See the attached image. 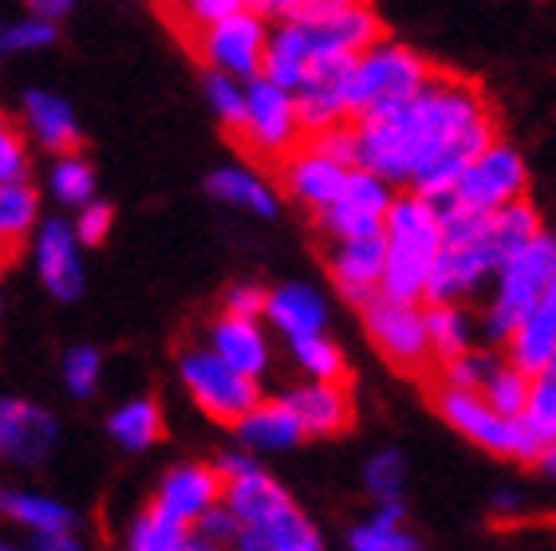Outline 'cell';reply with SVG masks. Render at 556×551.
<instances>
[{
    "label": "cell",
    "instance_id": "obj_1",
    "mask_svg": "<svg viewBox=\"0 0 556 551\" xmlns=\"http://www.w3.org/2000/svg\"><path fill=\"white\" fill-rule=\"evenodd\" d=\"M359 170L430 202L454 193L470 162L497 142V115L482 84L439 72L410 103L355 123Z\"/></svg>",
    "mask_w": 556,
    "mask_h": 551
},
{
    "label": "cell",
    "instance_id": "obj_2",
    "mask_svg": "<svg viewBox=\"0 0 556 551\" xmlns=\"http://www.w3.org/2000/svg\"><path fill=\"white\" fill-rule=\"evenodd\" d=\"M387 272L383 296L403 304H427L430 272L439 265L446 233H442L439 205L415 190H399L395 205L387 213Z\"/></svg>",
    "mask_w": 556,
    "mask_h": 551
},
{
    "label": "cell",
    "instance_id": "obj_3",
    "mask_svg": "<svg viewBox=\"0 0 556 551\" xmlns=\"http://www.w3.org/2000/svg\"><path fill=\"white\" fill-rule=\"evenodd\" d=\"M553 276H556V236L545 229V233H536L529 244H521L517 253L505 256L497 276H493L490 308L482 311L485 339L505 347V339L541 308Z\"/></svg>",
    "mask_w": 556,
    "mask_h": 551
},
{
    "label": "cell",
    "instance_id": "obj_4",
    "mask_svg": "<svg viewBox=\"0 0 556 551\" xmlns=\"http://www.w3.org/2000/svg\"><path fill=\"white\" fill-rule=\"evenodd\" d=\"M439 75V67L430 64L427 55L407 48L399 40H379L371 43L352 67V123L387 115L395 106L410 103Z\"/></svg>",
    "mask_w": 556,
    "mask_h": 551
},
{
    "label": "cell",
    "instance_id": "obj_5",
    "mask_svg": "<svg viewBox=\"0 0 556 551\" xmlns=\"http://www.w3.org/2000/svg\"><path fill=\"white\" fill-rule=\"evenodd\" d=\"M430 406L439 410L442 422L462 434L470 446L485 449L490 457H502V461H517V465H533L541 457L536 437L525 430L521 418H505L485 402L478 390H450V386H434L430 382Z\"/></svg>",
    "mask_w": 556,
    "mask_h": 551
},
{
    "label": "cell",
    "instance_id": "obj_6",
    "mask_svg": "<svg viewBox=\"0 0 556 551\" xmlns=\"http://www.w3.org/2000/svg\"><path fill=\"white\" fill-rule=\"evenodd\" d=\"M245 99H249V111H245V127L241 134L229 138L245 158H253L257 166L277 174V166L289 154H296L304 146V123H300V106L296 95L285 91V87L268 84L265 75L245 84Z\"/></svg>",
    "mask_w": 556,
    "mask_h": 551
},
{
    "label": "cell",
    "instance_id": "obj_7",
    "mask_svg": "<svg viewBox=\"0 0 556 551\" xmlns=\"http://www.w3.org/2000/svg\"><path fill=\"white\" fill-rule=\"evenodd\" d=\"M364 331L391 371L422 382L434 379L439 359H434V343H430L427 304H403V299L387 296L371 299L364 308Z\"/></svg>",
    "mask_w": 556,
    "mask_h": 551
},
{
    "label": "cell",
    "instance_id": "obj_8",
    "mask_svg": "<svg viewBox=\"0 0 556 551\" xmlns=\"http://www.w3.org/2000/svg\"><path fill=\"white\" fill-rule=\"evenodd\" d=\"M178 374H182L193 406H198L205 418L229 425V430H233L249 410H257V406L265 402L261 382L233 371L225 359H217L214 350H186L182 362H178Z\"/></svg>",
    "mask_w": 556,
    "mask_h": 551
},
{
    "label": "cell",
    "instance_id": "obj_9",
    "mask_svg": "<svg viewBox=\"0 0 556 551\" xmlns=\"http://www.w3.org/2000/svg\"><path fill=\"white\" fill-rule=\"evenodd\" d=\"M525 197H529V166H525L521 150L505 138H497L485 154H478L450 193V202L473 213H497Z\"/></svg>",
    "mask_w": 556,
    "mask_h": 551
},
{
    "label": "cell",
    "instance_id": "obj_10",
    "mask_svg": "<svg viewBox=\"0 0 556 551\" xmlns=\"http://www.w3.org/2000/svg\"><path fill=\"white\" fill-rule=\"evenodd\" d=\"M268 21L261 12L245 9L214 24L202 40L193 43V60H202L210 72L233 75L237 84H253L265 75V52H268Z\"/></svg>",
    "mask_w": 556,
    "mask_h": 551
},
{
    "label": "cell",
    "instance_id": "obj_11",
    "mask_svg": "<svg viewBox=\"0 0 556 551\" xmlns=\"http://www.w3.org/2000/svg\"><path fill=\"white\" fill-rule=\"evenodd\" d=\"M502 268V256L493 253L490 244H446L439 256V265L430 272L427 284V304H462L482 296L485 280H493Z\"/></svg>",
    "mask_w": 556,
    "mask_h": 551
},
{
    "label": "cell",
    "instance_id": "obj_12",
    "mask_svg": "<svg viewBox=\"0 0 556 551\" xmlns=\"http://www.w3.org/2000/svg\"><path fill=\"white\" fill-rule=\"evenodd\" d=\"M225 500V477L217 465H205V461H186V465H174L166 477L159 480L150 504L162 509L166 516H174L178 524L193 528L205 512H214Z\"/></svg>",
    "mask_w": 556,
    "mask_h": 551
},
{
    "label": "cell",
    "instance_id": "obj_13",
    "mask_svg": "<svg viewBox=\"0 0 556 551\" xmlns=\"http://www.w3.org/2000/svg\"><path fill=\"white\" fill-rule=\"evenodd\" d=\"M387 272V236H364V241H340L328 248V276L352 308L364 311L371 299L383 296Z\"/></svg>",
    "mask_w": 556,
    "mask_h": 551
},
{
    "label": "cell",
    "instance_id": "obj_14",
    "mask_svg": "<svg viewBox=\"0 0 556 551\" xmlns=\"http://www.w3.org/2000/svg\"><path fill=\"white\" fill-rule=\"evenodd\" d=\"M348 178H352L348 166L332 162L328 154H320V150H312L308 142L277 166L280 193L292 197L296 205H304V209H312V213H324L328 205L340 202Z\"/></svg>",
    "mask_w": 556,
    "mask_h": 551
},
{
    "label": "cell",
    "instance_id": "obj_15",
    "mask_svg": "<svg viewBox=\"0 0 556 551\" xmlns=\"http://www.w3.org/2000/svg\"><path fill=\"white\" fill-rule=\"evenodd\" d=\"M60 441V422L36 402L0 398V457L12 465H43Z\"/></svg>",
    "mask_w": 556,
    "mask_h": 551
},
{
    "label": "cell",
    "instance_id": "obj_16",
    "mask_svg": "<svg viewBox=\"0 0 556 551\" xmlns=\"http://www.w3.org/2000/svg\"><path fill=\"white\" fill-rule=\"evenodd\" d=\"M304 425V437H340L355 425L352 382H304L280 394Z\"/></svg>",
    "mask_w": 556,
    "mask_h": 551
},
{
    "label": "cell",
    "instance_id": "obj_17",
    "mask_svg": "<svg viewBox=\"0 0 556 551\" xmlns=\"http://www.w3.org/2000/svg\"><path fill=\"white\" fill-rule=\"evenodd\" d=\"M233 434L249 453H289L304 441V425L285 398H265L233 425Z\"/></svg>",
    "mask_w": 556,
    "mask_h": 551
},
{
    "label": "cell",
    "instance_id": "obj_18",
    "mask_svg": "<svg viewBox=\"0 0 556 551\" xmlns=\"http://www.w3.org/2000/svg\"><path fill=\"white\" fill-rule=\"evenodd\" d=\"M268 323L285 335L289 343L312 339V335H328V304L316 287L308 284H285L268 292Z\"/></svg>",
    "mask_w": 556,
    "mask_h": 551
},
{
    "label": "cell",
    "instance_id": "obj_19",
    "mask_svg": "<svg viewBox=\"0 0 556 551\" xmlns=\"http://www.w3.org/2000/svg\"><path fill=\"white\" fill-rule=\"evenodd\" d=\"M210 350H214L217 359L229 362L233 371L249 374V379H257V382H261V374L268 371V359H273L257 319L225 316V311L214 328H210Z\"/></svg>",
    "mask_w": 556,
    "mask_h": 551
},
{
    "label": "cell",
    "instance_id": "obj_20",
    "mask_svg": "<svg viewBox=\"0 0 556 551\" xmlns=\"http://www.w3.org/2000/svg\"><path fill=\"white\" fill-rule=\"evenodd\" d=\"M233 551H328V548H324L320 528L292 500L289 509H280L277 516L261 520L253 528H241V540H237Z\"/></svg>",
    "mask_w": 556,
    "mask_h": 551
},
{
    "label": "cell",
    "instance_id": "obj_21",
    "mask_svg": "<svg viewBox=\"0 0 556 551\" xmlns=\"http://www.w3.org/2000/svg\"><path fill=\"white\" fill-rule=\"evenodd\" d=\"M36 265L48 292L60 299H75L84 287V272H79V256H75V236L64 221H48L36 241Z\"/></svg>",
    "mask_w": 556,
    "mask_h": 551
},
{
    "label": "cell",
    "instance_id": "obj_22",
    "mask_svg": "<svg viewBox=\"0 0 556 551\" xmlns=\"http://www.w3.org/2000/svg\"><path fill=\"white\" fill-rule=\"evenodd\" d=\"M348 551H422V540L407 524V500L371 504V516L348 528Z\"/></svg>",
    "mask_w": 556,
    "mask_h": 551
},
{
    "label": "cell",
    "instance_id": "obj_23",
    "mask_svg": "<svg viewBox=\"0 0 556 551\" xmlns=\"http://www.w3.org/2000/svg\"><path fill=\"white\" fill-rule=\"evenodd\" d=\"M24 111H28V123H33L36 138H40L52 154L75 158V154L84 150V134H79V127H75V118H72V111H67L64 99L43 95V91H28Z\"/></svg>",
    "mask_w": 556,
    "mask_h": 551
},
{
    "label": "cell",
    "instance_id": "obj_24",
    "mask_svg": "<svg viewBox=\"0 0 556 551\" xmlns=\"http://www.w3.org/2000/svg\"><path fill=\"white\" fill-rule=\"evenodd\" d=\"M249 0H159L162 21L170 24L174 36L193 52V43L202 40L214 24L229 21L237 12H245Z\"/></svg>",
    "mask_w": 556,
    "mask_h": 551
},
{
    "label": "cell",
    "instance_id": "obj_25",
    "mask_svg": "<svg viewBox=\"0 0 556 551\" xmlns=\"http://www.w3.org/2000/svg\"><path fill=\"white\" fill-rule=\"evenodd\" d=\"M0 516H9L12 524L28 528L33 536L75 531V512L67 504H60L52 497H40V492H21V488L0 492Z\"/></svg>",
    "mask_w": 556,
    "mask_h": 551
},
{
    "label": "cell",
    "instance_id": "obj_26",
    "mask_svg": "<svg viewBox=\"0 0 556 551\" xmlns=\"http://www.w3.org/2000/svg\"><path fill=\"white\" fill-rule=\"evenodd\" d=\"M108 434L115 437V446H123L127 453H142V449L159 446L166 437V422H162V406L154 398H135V402L118 406L111 413Z\"/></svg>",
    "mask_w": 556,
    "mask_h": 551
},
{
    "label": "cell",
    "instance_id": "obj_27",
    "mask_svg": "<svg viewBox=\"0 0 556 551\" xmlns=\"http://www.w3.org/2000/svg\"><path fill=\"white\" fill-rule=\"evenodd\" d=\"M205 190L214 193V197H222V202L241 205V209L257 213V217H277V209H280L277 190H273V185H268L261 174L237 170V166H225V170L210 174Z\"/></svg>",
    "mask_w": 556,
    "mask_h": 551
},
{
    "label": "cell",
    "instance_id": "obj_28",
    "mask_svg": "<svg viewBox=\"0 0 556 551\" xmlns=\"http://www.w3.org/2000/svg\"><path fill=\"white\" fill-rule=\"evenodd\" d=\"M427 328L439 362H450L473 350L478 347V331H482L462 304H427Z\"/></svg>",
    "mask_w": 556,
    "mask_h": 551
},
{
    "label": "cell",
    "instance_id": "obj_29",
    "mask_svg": "<svg viewBox=\"0 0 556 551\" xmlns=\"http://www.w3.org/2000/svg\"><path fill=\"white\" fill-rule=\"evenodd\" d=\"M186 540L190 528L154 504H147L127 528V551H186Z\"/></svg>",
    "mask_w": 556,
    "mask_h": 551
},
{
    "label": "cell",
    "instance_id": "obj_30",
    "mask_svg": "<svg viewBox=\"0 0 556 551\" xmlns=\"http://www.w3.org/2000/svg\"><path fill=\"white\" fill-rule=\"evenodd\" d=\"M40 197L28 181H0V244L21 248L24 233L33 229Z\"/></svg>",
    "mask_w": 556,
    "mask_h": 551
},
{
    "label": "cell",
    "instance_id": "obj_31",
    "mask_svg": "<svg viewBox=\"0 0 556 551\" xmlns=\"http://www.w3.org/2000/svg\"><path fill=\"white\" fill-rule=\"evenodd\" d=\"M497 362H502V350H485V347H473L466 355L450 362H439V371H434V386H450V390H478L482 394L485 379L497 371ZM427 382V386H430Z\"/></svg>",
    "mask_w": 556,
    "mask_h": 551
},
{
    "label": "cell",
    "instance_id": "obj_32",
    "mask_svg": "<svg viewBox=\"0 0 556 551\" xmlns=\"http://www.w3.org/2000/svg\"><path fill=\"white\" fill-rule=\"evenodd\" d=\"M364 488L371 504H391V500H403L407 492V457L399 449H379V453L367 457L364 465Z\"/></svg>",
    "mask_w": 556,
    "mask_h": 551
},
{
    "label": "cell",
    "instance_id": "obj_33",
    "mask_svg": "<svg viewBox=\"0 0 556 551\" xmlns=\"http://www.w3.org/2000/svg\"><path fill=\"white\" fill-rule=\"evenodd\" d=\"M529 390H533V374H525L521 367H514V362H497V371L485 379L482 386V398L493 406L497 413H505V418H521L525 406H529Z\"/></svg>",
    "mask_w": 556,
    "mask_h": 551
},
{
    "label": "cell",
    "instance_id": "obj_34",
    "mask_svg": "<svg viewBox=\"0 0 556 551\" xmlns=\"http://www.w3.org/2000/svg\"><path fill=\"white\" fill-rule=\"evenodd\" d=\"M292 359L312 382H348V359H343L340 343H332L328 335H312V339L289 343Z\"/></svg>",
    "mask_w": 556,
    "mask_h": 551
},
{
    "label": "cell",
    "instance_id": "obj_35",
    "mask_svg": "<svg viewBox=\"0 0 556 551\" xmlns=\"http://www.w3.org/2000/svg\"><path fill=\"white\" fill-rule=\"evenodd\" d=\"M521 422L536 437L541 449L556 441V371L533 379V390H529V406H525Z\"/></svg>",
    "mask_w": 556,
    "mask_h": 551
},
{
    "label": "cell",
    "instance_id": "obj_36",
    "mask_svg": "<svg viewBox=\"0 0 556 551\" xmlns=\"http://www.w3.org/2000/svg\"><path fill=\"white\" fill-rule=\"evenodd\" d=\"M205 91H210V103H214L217 118H222L225 134L237 138L241 134V127H245V111H249L245 84H237L233 75L210 72L205 75Z\"/></svg>",
    "mask_w": 556,
    "mask_h": 551
},
{
    "label": "cell",
    "instance_id": "obj_37",
    "mask_svg": "<svg viewBox=\"0 0 556 551\" xmlns=\"http://www.w3.org/2000/svg\"><path fill=\"white\" fill-rule=\"evenodd\" d=\"M52 185H55V197H60V202L87 205L91 202V193H96V170L75 154V158H64L60 166H55Z\"/></svg>",
    "mask_w": 556,
    "mask_h": 551
},
{
    "label": "cell",
    "instance_id": "obj_38",
    "mask_svg": "<svg viewBox=\"0 0 556 551\" xmlns=\"http://www.w3.org/2000/svg\"><path fill=\"white\" fill-rule=\"evenodd\" d=\"M304 142H308L312 150L328 154L332 162H340V166H348V170H355V166H359V138H355V123H343V127L308 134Z\"/></svg>",
    "mask_w": 556,
    "mask_h": 551
},
{
    "label": "cell",
    "instance_id": "obj_39",
    "mask_svg": "<svg viewBox=\"0 0 556 551\" xmlns=\"http://www.w3.org/2000/svg\"><path fill=\"white\" fill-rule=\"evenodd\" d=\"M64 382L75 398H91L99 386V350L72 347L64 355Z\"/></svg>",
    "mask_w": 556,
    "mask_h": 551
},
{
    "label": "cell",
    "instance_id": "obj_40",
    "mask_svg": "<svg viewBox=\"0 0 556 551\" xmlns=\"http://www.w3.org/2000/svg\"><path fill=\"white\" fill-rule=\"evenodd\" d=\"M268 311V292L261 284H233L225 292V316L261 319Z\"/></svg>",
    "mask_w": 556,
    "mask_h": 551
},
{
    "label": "cell",
    "instance_id": "obj_41",
    "mask_svg": "<svg viewBox=\"0 0 556 551\" xmlns=\"http://www.w3.org/2000/svg\"><path fill=\"white\" fill-rule=\"evenodd\" d=\"M24 174V142L21 130L0 115V181H21Z\"/></svg>",
    "mask_w": 556,
    "mask_h": 551
},
{
    "label": "cell",
    "instance_id": "obj_42",
    "mask_svg": "<svg viewBox=\"0 0 556 551\" xmlns=\"http://www.w3.org/2000/svg\"><path fill=\"white\" fill-rule=\"evenodd\" d=\"M328 4H355V0H249V9L261 12V16H277V21H292V16H308L316 9H328Z\"/></svg>",
    "mask_w": 556,
    "mask_h": 551
},
{
    "label": "cell",
    "instance_id": "obj_43",
    "mask_svg": "<svg viewBox=\"0 0 556 551\" xmlns=\"http://www.w3.org/2000/svg\"><path fill=\"white\" fill-rule=\"evenodd\" d=\"M55 40V28L48 21H33V24H16V28H9L4 33V48H12V52H21V48H43V43Z\"/></svg>",
    "mask_w": 556,
    "mask_h": 551
},
{
    "label": "cell",
    "instance_id": "obj_44",
    "mask_svg": "<svg viewBox=\"0 0 556 551\" xmlns=\"http://www.w3.org/2000/svg\"><path fill=\"white\" fill-rule=\"evenodd\" d=\"M111 221H115V213H111V205H87L84 217H79V241L84 244H103L111 233Z\"/></svg>",
    "mask_w": 556,
    "mask_h": 551
},
{
    "label": "cell",
    "instance_id": "obj_45",
    "mask_svg": "<svg viewBox=\"0 0 556 551\" xmlns=\"http://www.w3.org/2000/svg\"><path fill=\"white\" fill-rule=\"evenodd\" d=\"M490 512L497 520H517L525 512V497L517 492V488H497L490 500Z\"/></svg>",
    "mask_w": 556,
    "mask_h": 551
},
{
    "label": "cell",
    "instance_id": "obj_46",
    "mask_svg": "<svg viewBox=\"0 0 556 551\" xmlns=\"http://www.w3.org/2000/svg\"><path fill=\"white\" fill-rule=\"evenodd\" d=\"M33 551H87L75 531H52V536H33Z\"/></svg>",
    "mask_w": 556,
    "mask_h": 551
},
{
    "label": "cell",
    "instance_id": "obj_47",
    "mask_svg": "<svg viewBox=\"0 0 556 551\" xmlns=\"http://www.w3.org/2000/svg\"><path fill=\"white\" fill-rule=\"evenodd\" d=\"M28 9H33L40 21L52 24V21H60L67 9H72V0H28Z\"/></svg>",
    "mask_w": 556,
    "mask_h": 551
},
{
    "label": "cell",
    "instance_id": "obj_48",
    "mask_svg": "<svg viewBox=\"0 0 556 551\" xmlns=\"http://www.w3.org/2000/svg\"><path fill=\"white\" fill-rule=\"evenodd\" d=\"M533 469H536V473H541L545 480H553V485H556V441H553V446L541 449V457L533 461Z\"/></svg>",
    "mask_w": 556,
    "mask_h": 551
},
{
    "label": "cell",
    "instance_id": "obj_49",
    "mask_svg": "<svg viewBox=\"0 0 556 551\" xmlns=\"http://www.w3.org/2000/svg\"><path fill=\"white\" fill-rule=\"evenodd\" d=\"M186 551H225L222 543H214L210 536H202L198 528H190V540H186Z\"/></svg>",
    "mask_w": 556,
    "mask_h": 551
},
{
    "label": "cell",
    "instance_id": "obj_50",
    "mask_svg": "<svg viewBox=\"0 0 556 551\" xmlns=\"http://www.w3.org/2000/svg\"><path fill=\"white\" fill-rule=\"evenodd\" d=\"M16 256H21V248H12V244H0V272H4V268L16 260Z\"/></svg>",
    "mask_w": 556,
    "mask_h": 551
},
{
    "label": "cell",
    "instance_id": "obj_51",
    "mask_svg": "<svg viewBox=\"0 0 556 551\" xmlns=\"http://www.w3.org/2000/svg\"><path fill=\"white\" fill-rule=\"evenodd\" d=\"M541 308H548L556 316V276H553V284H548V292H545V299H541Z\"/></svg>",
    "mask_w": 556,
    "mask_h": 551
},
{
    "label": "cell",
    "instance_id": "obj_52",
    "mask_svg": "<svg viewBox=\"0 0 556 551\" xmlns=\"http://www.w3.org/2000/svg\"><path fill=\"white\" fill-rule=\"evenodd\" d=\"M0 551H33V548H16V543H4V540H0Z\"/></svg>",
    "mask_w": 556,
    "mask_h": 551
},
{
    "label": "cell",
    "instance_id": "obj_53",
    "mask_svg": "<svg viewBox=\"0 0 556 551\" xmlns=\"http://www.w3.org/2000/svg\"><path fill=\"white\" fill-rule=\"evenodd\" d=\"M553 371H556V367H553Z\"/></svg>",
    "mask_w": 556,
    "mask_h": 551
}]
</instances>
